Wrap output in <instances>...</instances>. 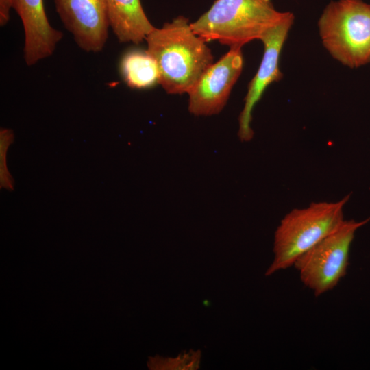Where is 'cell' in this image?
<instances>
[{
    "instance_id": "6da1fadb",
    "label": "cell",
    "mask_w": 370,
    "mask_h": 370,
    "mask_svg": "<svg viewBox=\"0 0 370 370\" xmlns=\"http://www.w3.org/2000/svg\"><path fill=\"white\" fill-rule=\"evenodd\" d=\"M145 40L158 66L159 84L169 94L188 93L213 63L210 49L184 16L155 27Z\"/></svg>"
},
{
    "instance_id": "7a4b0ae2",
    "label": "cell",
    "mask_w": 370,
    "mask_h": 370,
    "mask_svg": "<svg viewBox=\"0 0 370 370\" xmlns=\"http://www.w3.org/2000/svg\"><path fill=\"white\" fill-rule=\"evenodd\" d=\"M290 13L278 11L271 0H216L190 26L206 42L218 40L230 47H242L260 40Z\"/></svg>"
},
{
    "instance_id": "4fadbf2b",
    "label": "cell",
    "mask_w": 370,
    "mask_h": 370,
    "mask_svg": "<svg viewBox=\"0 0 370 370\" xmlns=\"http://www.w3.org/2000/svg\"><path fill=\"white\" fill-rule=\"evenodd\" d=\"M13 8V0H0V25L5 26L10 20V12Z\"/></svg>"
},
{
    "instance_id": "5b68a950",
    "label": "cell",
    "mask_w": 370,
    "mask_h": 370,
    "mask_svg": "<svg viewBox=\"0 0 370 370\" xmlns=\"http://www.w3.org/2000/svg\"><path fill=\"white\" fill-rule=\"evenodd\" d=\"M369 221L370 217L362 221L345 220L336 231L294 262L301 282L316 297L332 290L346 275L356 232Z\"/></svg>"
},
{
    "instance_id": "9c48e42d",
    "label": "cell",
    "mask_w": 370,
    "mask_h": 370,
    "mask_svg": "<svg viewBox=\"0 0 370 370\" xmlns=\"http://www.w3.org/2000/svg\"><path fill=\"white\" fill-rule=\"evenodd\" d=\"M13 9L23 26L25 64L31 66L51 56L63 34L51 25L43 0H13Z\"/></svg>"
},
{
    "instance_id": "ba28073f",
    "label": "cell",
    "mask_w": 370,
    "mask_h": 370,
    "mask_svg": "<svg viewBox=\"0 0 370 370\" xmlns=\"http://www.w3.org/2000/svg\"><path fill=\"white\" fill-rule=\"evenodd\" d=\"M57 13L77 45L86 52L103 50L110 27L106 0H53Z\"/></svg>"
},
{
    "instance_id": "8fae6325",
    "label": "cell",
    "mask_w": 370,
    "mask_h": 370,
    "mask_svg": "<svg viewBox=\"0 0 370 370\" xmlns=\"http://www.w3.org/2000/svg\"><path fill=\"white\" fill-rule=\"evenodd\" d=\"M119 68L123 80L132 88L147 89L159 84L158 64L147 50H128L122 56Z\"/></svg>"
},
{
    "instance_id": "7c38bea8",
    "label": "cell",
    "mask_w": 370,
    "mask_h": 370,
    "mask_svg": "<svg viewBox=\"0 0 370 370\" xmlns=\"http://www.w3.org/2000/svg\"><path fill=\"white\" fill-rule=\"evenodd\" d=\"M201 350L183 351L176 357H149L147 366L152 370H196L200 367Z\"/></svg>"
},
{
    "instance_id": "277c9868",
    "label": "cell",
    "mask_w": 370,
    "mask_h": 370,
    "mask_svg": "<svg viewBox=\"0 0 370 370\" xmlns=\"http://www.w3.org/2000/svg\"><path fill=\"white\" fill-rule=\"evenodd\" d=\"M322 43L343 64L370 62V5L362 0L331 1L318 21Z\"/></svg>"
},
{
    "instance_id": "52a82bcc",
    "label": "cell",
    "mask_w": 370,
    "mask_h": 370,
    "mask_svg": "<svg viewBox=\"0 0 370 370\" xmlns=\"http://www.w3.org/2000/svg\"><path fill=\"white\" fill-rule=\"evenodd\" d=\"M293 21L294 15L291 12L283 21L269 29L260 38L264 45L263 57L256 75L249 84L244 107L238 119V135L241 141H249L253 138L251 123L254 106L268 86L283 77L279 66L280 57Z\"/></svg>"
},
{
    "instance_id": "3957f363",
    "label": "cell",
    "mask_w": 370,
    "mask_h": 370,
    "mask_svg": "<svg viewBox=\"0 0 370 370\" xmlns=\"http://www.w3.org/2000/svg\"><path fill=\"white\" fill-rule=\"evenodd\" d=\"M349 199L311 203L293 209L281 220L274 234L273 260L265 275L293 266L301 255L336 231L344 222L343 208Z\"/></svg>"
},
{
    "instance_id": "30bf717a",
    "label": "cell",
    "mask_w": 370,
    "mask_h": 370,
    "mask_svg": "<svg viewBox=\"0 0 370 370\" xmlns=\"http://www.w3.org/2000/svg\"><path fill=\"white\" fill-rule=\"evenodd\" d=\"M110 27L121 42L139 44L154 29L140 0H106Z\"/></svg>"
},
{
    "instance_id": "8992f818",
    "label": "cell",
    "mask_w": 370,
    "mask_h": 370,
    "mask_svg": "<svg viewBox=\"0 0 370 370\" xmlns=\"http://www.w3.org/2000/svg\"><path fill=\"white\" fill-rule=\"evenodd\" d=\"M241 47H233L202 73L188 91V110L196 116L219 113L243 70Z\"/></svg>"
}]
</instances>
